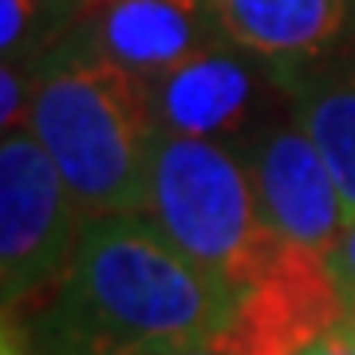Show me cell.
I'll list each match as a JSON object with an SVG mask.
<instances>
[{
  "label": "cell",
  "mask_w": 355,
  "mask_h": 355,
  "mask_svg": "<svg viewBox=\"0 0 355 355\" xmlns=\"http://www.w3.org/2000/svg\"><path fill=\"white\" fill-rule=\"evenodd\" d=\"M237 288L146 214L83 221L64 272L16 312L28 355H182L225 331Z\"/></svg>",
  "instance_id": "cell-1"
},
{
  "label": "cell",
  "mask_w": 355,
  "mask_h": 355,
  "mask_svg": "<svg viewBox=\"0 0 355 355\" xmlns=\"http://www.w3.org/2000/svg\"><path fill=\"white\" fill-rule=\"evenodd\" d=\"M24 127L55 162L83 217L142 214L150 190V79L67 36L36 64Z\"/></svg>",
  "instance_id": "cell-2"
},
{
  "label": "cell",
  "mask_w": 355,
  "mask_h": 355,
  "mask_svg": "<svg viewBox=\"0 0 355 355\" xmlns=\"http://www.w3.org/2000/svg\"><path fill=\"white\" fill-rule=\"evenodd\" d=\"M142 214L193 261L241 292L284 237L261 217L245 158L225 142L166 135L154 146Z\"/></svg>",
  "instance_id": "cell-3"
},
{
  "label": "cell",
  "mask_w": 355,
  "mask_h": 355,
  "mask_svg": "<svg viewBox=\"0 0 355 355\" xmlns=\"http://www.w3.org/2000/svg\"><path fill=\"white\" fill-rule=\"evenodd\" d=\"M83 209L28 127L0 135V312H20L76 253Z\"/></svg>",
  "instance_id": "cell-4"
},
{
  "label": "cell",
  "mask_w": 355,
  "mask_h": 355,
  "mask_svg": "<svg viewBox=\"0 0 355 355\" xmlns=\"http://www.w3.org/2000/svg\"><path fill=\"white\" fill-rule=\"evenodd\" d=\"M343 316V288L328 257L280 241L241 292L225 331L209 347L221 355H304Z\"/></svg>",
  "instance_id": "cell-5"
},
{
  "label": "cell",
  "mask_w": 355,
  "mask_h": 355,
  "mask_svg": "<svg viewBox=\"0 0 355 355\" xmlns=\"http://www.w3.org/2000/svg\"><path fill=\"white\" fill-rule=\"evenodd\" d=\"M237 154L245 158L265 225L284 241L328 257L347 225V209L324 154L292 114L288 99L237 146Z\"/></svg>",
  "instance_id": "cell-6"
},
{
  "label": "cell",
  "mask_w": 355,
  "mask_h": 355,
  "mask_svg": "<svg viewBox=\"0 0 355 355\" xmlns=\"http://www.w3.org/2000/svg\"><path fill=\"white\" fill-rule=\"evenodd\" d=\"M150 99L166 135L225 142L237 150L284 103V91L261 55L225 40L154 76Z\"/></svg>",
  "instance_id": "cell-7"
},
{
  "label": "cell",
  "mask_w": 355,
  "mask_h": 355,
  "mask_svg": "<svg viewBox=\"0 0 355 355\" xmlns=\"http://www.w3.org/2000/svg\"><path fill=\"white\" fill-rule=\"evenodd\" d=\"M71 40L154 79L225 44V32L214 0H87Z\"/></svg>",
  "instance_id": "cell-8"
},
{
  "label": "cell",
  "mask_w": 355,
  "mask_h": 355,
  "mask_svg": "<svg viewBox=\"0 0 355 355\" xmlns=\"http://www.w3.org/2000/svg\"><path fill=\"white\" fill-rule=\"evenodd\" d=\"M229 44L268 67H304L355 51V0H214Z\"/></svg>",
  "instance_id": "cell-9"
},
{
  "label": "cell",
  "mask_w": 355,
  "mask_h": 355,
  "mask_svg": "<svg viewBox=\"0 0 355 355\" xmlns=\"http://www.w3.org/2000/svg\"><path fill=\"white\" fill-rule=\"evenodd\" d=\"M272 76L324 154L347 217H355V51L304 67H272Z\"/></svg>",
  "instance_id": "cell-10"
},
{
  "label": "cell",
  "mask_w": 355,
  "mask_h": 355,
  "mask_svg": "<svg viewBox=\"0 0 355 355\" xmlns=\"http://www.w3.org/2000/svg\"><path fill=\"white\" fill-rule=\"evenodd\" d=\"M87 0H0V60L36 67L76 32Z\"/></svg>",
  "instance_id": "cell-11"
},
{
  "label": "cell",
  "mask_w": 355,
  "mask_h": 355,
  "mask_svg": "<svg viewBox=\"0 0 355 355\" xmlns=\"http://www.w3.org/2000/svg\"><path fill=\"white\" fill-rule=\"evenodd\" d=\"M32 76L36 67L0 60V135L12 127H24L28 95H32Z\"/></svg>",
  "instance_id": "cell-12"
},
{
  "label": "cell",
  "mask_w": 355,
  "mask_h": 355,
  "mask_svg": "<svg viewBox=\"0 0 355 355\" xmlns=\"http://www.w3.org/2000/svg\"><path fill=\"white\" fill-rule=\"evenodd\" d=\"M328 265H331V272H336V280H340L343 300H355V217H347L340 241L331 245Z\"/></svg>",
  "instance_id": "cell-13"
},
{
  "label": "cell",
  "mask_w": 355,
  "mask_h": 355,
  "mask_svg": "<svg viewBox=\"0 0 355 355\" xmlns=\"http://www.w3.org/2000/svg\"><path fill=\"white\" fill-rule=\"evenodd\" d=\"M0 355H28V340L16 312H0Z\"/></svg>",
  "instance_id": "cell-14"
},
{
  "label": "cell",
  "mask_w": 355,
  "mask_h": 355,
  "mask_svg": "<svg viewBox=\"0 0 355 355\" xmlns=\"http://www.w3.org/2000/svg\"><path fill=\"white\" fill-rule=\"evenodd\" d=\"M304 355H355V347L347 343V336H343L340 328H331L328 336H324V340H316Z\"/></svg>",
  "instance_id": "cell-15"
},
{
  "label": "cell",
  "mask_w": 355,
  "mask_h": 355,
  "mask_svg": "<svg viewBox=\"0 0 355 355\" xmlns=\"http://www.w3.org/2000/svg\"><path fill=\"white\" fill-rule=\"evenodd\" d=\"M336 328L347 336V343L355 347V300H343V316H340V324Z\"/></svg>",
  "instance_id": "cell-16"
},
{
  "label": "cell",
  "mask_w": 355,
  "mask_h": 355,
  "mask_svg": "<svg viewBox=\"0 0 355 355\" xmlns=\"http://www.w3.org/2000/svg\"><path fill=\"white\" fill-rule=\"evenodd\" d=\"M182 355H221L217 347H193V352H182Z\"/></svg>",
  "instance_id": "cell-17"
}]
</instances>
